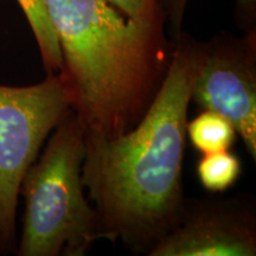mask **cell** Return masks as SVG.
I'll list each match as a JSON object with an SVG mask.
<instances>
[{
	"label": "cell",
	"instance_id": "cell-1",
	"mask_svg": "<svg viewBox=\"0 0 256 256\" xmlns=\"http://www.w3.org/2000/svg\"><path fill=\"white\" fill-rule=\"evenodd\" d=\"M170 66L148 110L115 138L84 134L82 182L104 240L150 255L183 209V160L191 102V40H174Z\"/></svg>",
	"mask_w": 256,
	"mask_h": 256
},
{
	"label": "cell",
	"instance_id": "cell-2",
	"mask_svg": "<svg viewBox=\"0 0 256 256\" xmlns=\"http://www.w3.org/2000/svg\"><path fill=\"white\" fill-rule=\"evenodd\" d=\"M58 38L72 110L86 134L133 130L168 74L174 43L164 23L142 24L106 0H43Z\"/></svg>",
	"mask_w": 256,
	"mask_h": 256
},
{
	"label": "cell",
	"instance_id": "cell-3",
	"mask_svg": "<svg viewBox=\"0 0 256 256\" xmlns=\"http://www.w3.org/2000/svg\"><path fill=\"white\" fill-rule=\"evenodd\" d=\"M84 134L78 115L69 110L24 174L19 188L25 200L16 249L19 256H83L104 240L82 182Z\"/></svg>",
	"mask_w": 256,
	"mask_h": 256
},
{
	"label": "cell",
	"instance_id": "cell-4",
	"mask_svg": "<svg viewBox=\"0 0 256 256\" xmlns=\"http://www.w3.org/2000/svg\"><path fill=\"white\" fill-rule=\"evenodd\" d=\"M72 110L62 74L37 84H0V252L17 249L16 216L19 188L28 168L64 115Z\"/></svg>",
	"mask_w": 256,
	"mask_h": 256
},
{
	"label": "cell",
	"instance_id": "cell-5",
	"mask_svg": "<svg viewBox=\"0 0 256 256\" xmlns=\"http://www.w3.org/2000/svg\"><path fill=\"white\" fill-rule=\"evenodd\" d=\"M191 101L228 119L256 159V34L191 40Z\"/></svg>",
	"mask_w": 256,
	"mask_h": 256
},
{
	"label": "cell",
	"instance_id": "cell-6",
	"mask_svg": "<svg viewBox=\"0 0 256 256\" xmlns=\"http://www.w3.org/2000/svg\"><path fill=\"white\" fill-rule=\"evenodd\" d=\"M256 220L242 197L185 200L177 223L148 256H254Z\"/></svg>",
	"mask_w": 256,
	"mask_h": 256
},
{
	"label": "cell",
	"instance_id": "cell-7",
	"mask_svg": "<svg viewBox=\"0 0 256 256\" xmlns=\"http://www.w3.org/2000/svg\"><path fill=\"white\" fill-rule=\"evenodd\" d=\"M236 136L232 124L212 110H203L186 124V138L202 154L229 151Z\"/></svg>",
	"mask_w": 256,
	"mask_h": 256
},
{
	"label": "cell",
	"instance_id": "cell-8",
	"mask_svg": "<svg viewBox=\"0 0 256 256\" xmlns=\"http://www.w3.org/2000/svg\"><path fill=\"white\" fill-rule=\"evenodd\" d=\"M17 2L24 12L36 38L46 75L58 74L63 66L62 52L46 4L43 0H17Z\"/></svg>",
	"mask_w": 256,
	"mask_h": 256
},
{
	"label": "cell",
	"instance_id": "cell-9",
	"mask_svg": "<svg viewBox=\"0 0 256 256\" xmlns=\"http://www.w3.org/2000/svg\"><path fill=\"white\" fill-rule=\"evenodd\" d=\"M197 177L210 192H224L235 185L242 172L241 160L230 151L203 154L197 164Z\"/></svg>",
	"mask_w": 256,
	"mask_h": 256
},
{
	"label": "cell",
	"instance_id": "cell-10",
	"mask_svg": "<svg viewBox=\"0 0 256 256\" xmlns=\"http://www.w3.org/2000/svg\"><path fill=\"white\" fill-rule=\"evenodd\" d=\"M188 0H159L165 18L168 19L174 40L182 34L185 8ZM238 2V14L240 23L247 30L254 26L256 14V0H236Z\"/></svg>",
	"mask_w": 256,
	"mask_h": 256
},
{
	"label": "cell",
	"instance_id": "cell-11",
	"mask_svg": "<svg viewBox=\"0 0 256 256\" xmlns=\"http://www.w3.org/2000/svg\"><path fill=\"white\" fill-rule=\"evenodd\" d=\"M124 17L142 24L165 22V14L159 0H106Z\"/></svg>",
	"mask_w": 256,
	"mask_h": 256
}]
</instances>
